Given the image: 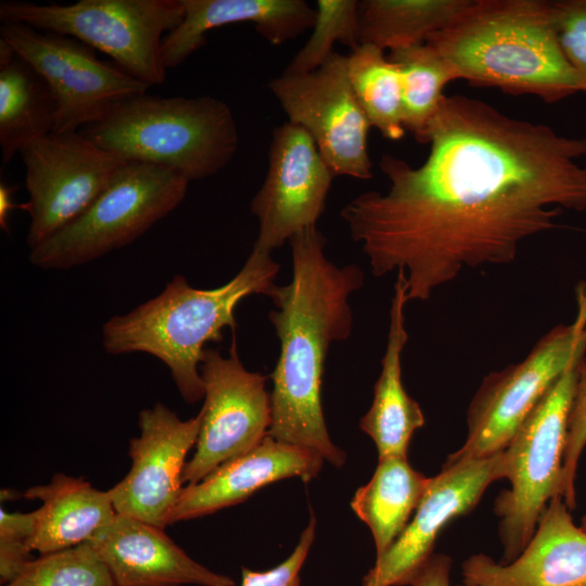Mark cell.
Masks as SVG:
<instances>
[{
	"instance_id": "cell-23",
	"label": "cell",
	"mask_w": 586,
	"mask_h": 586,
	"mask_svg": "<svg viewBox=\"0 0 586 586\" xmlns=\"http://www.w3.org/2000/svg\"><path fill=\"white\" fill-rule=\"evenodd\" d=\"M56 102L44 78L0 39V148L4 164L53 132Z\"/></svg>"
},
{
	"instance_id": "cell-32",
	"label": "cell",
	"mask_w": 586,
	"mask_h": 586,
	"mask_svg": "<svg viewBox=\"0 0 586 586\" xmlns=\"http://www.w3.org/2000/svg\"><path fill=\"white\" fill-rule=\"evenodd\" d=\"M553 27L563 55L586 94V0L550 1Z\"/></svg>"
},
{
	"instance_id": "cell-35",
	"label": "cell",
	"mask_w": 586,
	"mask_h": 586,
	"mask_svg": "<svg viewBox=\"0 0 586 586\" xmlns=\"http://www.w3.org/2000/svg\"><path fill=\"white\" fill-rule=\"evenodd\" d=\"M17 189L15 186H9L1 181L0 183V226L5 232H10L9 216L14 208H20V204L14 203L13 196Z\"/></svg>"
},
{
	"instance_id": "cell-5",
	"label": "cell",
	"mask_w": 586,
	"mask_h": 586,
	"mask_svg": "<svg viewBox=\"0 0 586 586\" xmlns=\"http://www.w3.org/2000/svg\"><path fill=\"white\" fill-rule=\"evenodd\" d=\"M80 132L126 162L164 167L189 181L224 169L239 148L231 109L209 95H133Z\"/></svg>"
},
{
	"instance_id": "cell-18",
	"label": "cell",
	"mask_w": 586,
	"mask_h": 586,
	"mask_svg": "<svg viewBox=\"0 0 586 586\" xmlns=\"http://www.w3.org/2000/svg\"><path fill=\"white\" fill-rule=\"evenodd\" d=\"M88 544L115 586H235L194 561L163 528L127 515L116 513Z\"/></svg>"
},
{
	"instance_id": "cell-33",
	"label": "cell",
	"mask_w": 586,
	"mask_h": 586,
	"mask_svg": "<svg viewBox=\"0 0 586 586\" xmlns=\"http://www.w3.org/2000/svg\"><path fill=\"white\" fill-rule=\"evenodd\" d=\"M315 527L316 519L311 513L310 521L292 553L280 564L267 571L242 568L241 586H301L300 572L314 542Z\"/></svg>"
},
{
	"instance_id": "cell-13",
	"label": "cell",
	"mask_w": 586,
	"mask_h": 586,
	"mask_svg": "<svg viewBox=\"0 0 586 586\" xmlns=\"http://www.w3.org/2000/svg\"><path fill=\"white\" fill-rule=\"evenodd\" d=\"M204 404L195 450L182 472L195 484L225 462L255 448L268 435L271 398L266 377L245 369L235 340L229 355L206 347L200 365Z\"/></svg>"
},
{
	"instance_id": "cell-17",
	"label": "cell",
	"mask_w": 586,
	"mask_h": 586,
	"mask_svg": "<svg viewBox=\"0 0 586 586\" xmlns=\"http://www.w3.org/2000/svg\"><path fill=\"white\" fill-rule=\"evenodd\" d=\"M472 586H586V531L560 495L543 512L533 537L511 562L476 553L462 563Z\"/></svg>"
},
{
	"instance_id": "cell-2",
	"label": "cell",
	"mask_w": 586,
	"mask_h": 586,
	"mask_svg": "<svg viewBox=\"0 0 586 586\" xmlns=\"http://www.w3.org/2000/svg\"><path fill=\"white\" fill-rule=\"evenodd\" d=\"M289 244L291 280L268 294L275 306L268 318L280 342L271 373L268 435L315 450L341 468L346 454L330 438L321 385L331 344L352 334L349 297L362 286L365 276L355 264L337 266L327 257V239L318 227L298 232Z\"/></svg>"
},
{
	"instance_id": "cell-1",
	"label": "cell",
	"mask_w": 586,
	"mask_h": 586,
	"mask_svg": "<svg viewBox=\"0 0 586 586\" xmlns=\"http://www.w3.org/2000/svg\"><path fill=\"white\" fill-rule=\"evenodd\" d=\"M426 144L416 167L382 155L387 191L340 213L374 277L403 271L408 302L466 269L512 263L524 240L558 227L561 208L586 211V138L456 94L443 98Z\"/></svg>"
},
{
	"instance_id": "cell-4",
	"label": "cell",
	"mask_w": 586,
	"mask_h": 586,
	"mask_svg": "<svg viewBox=\"0 0 586 586\" xmlns=\"http://www.w3.org/2000/svg\"><path fill=\"white\" fill-rule=\"evenodd\" d=\"M280 265L271 254L252 250L241 270L215 289H198L176 275L155 297L102 328L106 353H146L169 369L184 402L204 398L200 365L207 342H220L222 330H234V310L245 297L268 296Z\"/></svg>"
},
{
	"instance_id": "cell-7",
	"label": "cell",
	"mask_w": 586,
	"mask_h": 586,
	"mask_svg": "<svg viewBox=\"0 0 586 586\" xmlns=\"http://www.w3.org/2000/svg\"><path fill=\"white\" fill-rule=\"evenodd\" d=\"M576 357L551 385L502 450L504 479L510 483L494 502L504 563L528 544L549 501L560 495L569 417L574 398Z\"/></svg>"
},
{
	"instance_id": "cell-11",
	"label": "cell",
	"mask_w": 586,
	"mask_h": 586,
	"mask_svg": "<svg viewBox=\"0 0 586 586\" xmlns=\"http://www.w3.org/2000/svg\"><path fill=\"white\" fill-rule=\"evenodd\" d=\"M26 169L30 250L79 218L126 163L78 132L50 133L18 152Z\"/></svg>"
},
{
	"instance_id": "cell-34",
	"label": "cell",
	"mask_w": 586,
	"mask_h": 586,
	"mask_svg": "<svg viewBox=\"0 0 586 586\" xmlns=\"http://www.w3.org/2000/svg\"><path fill=\"white\" fill-rule=\"evenodd\" d=\"M453 560L444 553H433L412 575L406 586H450Z\"/></svg>"
},
{
	"instance_id": "cell-19",
	"label": "cell",
	"mask_w": 586,
	"mask_h": 586,
	"mask_svg": "<svg viewBox=\"0 0 586 586\" xmlns=\"http://www.w3.org/2000/svg\"><path fill=\"white\" fill-rule=\"evenodd\" d=\"M323 461L315 450L267 435L255 448L219 466L202 481L184 485L169 523L241 504L262 487L283 479L308 482L319 474Z\"/></svg>"
},
{
	"instance_id": "cell-9",
	"label": "cell",
	"mask_w": 586,
	"mask_h": 586,
	"mask_svg": "<svg viewBox=\"0 0 586 586\" xmlns=\"http://www.w3.org/2000/svg\"><path fill=\"white\" fill-rule=\"evenodd\" d=\"M577 315L544 334L520 362L488 373L467 409V436L445 462L501 453L569 365L586 351V284L576 291Z\"/></svg>"
},
{
	"instance_id": "cell-22",
	"label": "cell",
	"mask_w": 586,
	"mask_h": 586,
	"mask_svg": "<svg viewBox=\"0 0 586 586\" xmlns=\"http://www.w3.org/2000/svg\"><path fill=\"white\" fill-rule=\"evenodd\" d=\"M23 496L42 501L31 542L39 555L88 543L116 515L110 492L94 488L84 477L58 473L49 484L33 486Z\"/></svg>"
},
{
	"instance_id": "cell-25",
	"label": "cell",
	"mask_w": 586,
	"mask_h": 586,
	"mask_svg": "<svg viewBox=\"0 0 586 586\" xmlns=\"http://www.w3.org/2000/svg\"><path fill=\"white\" fill-rule=\"evenodd\" d=\"M470 0H361L357 8L358 40L382 50L425 43Z\"/></svg>"
},
{
	"instance_id": "cell-37",
	"label": "cell",
	"mask_w": 586,
	"mask_h": 586,
	"mask_svg": "<svg viewBox=\"0 0 586 586\" xmlns=\"http://www.w3.org/2000/svg\"><path fill=\"white\" fill-rule=\"evenodd\" d=\"M458 586H472V585H467V584L462 583L461 585H458Z\"/></svg>"
},
{
	"instance_id": "cell-6",
	"label": "cell",
	"mask_w": 586,
	"mask_h": 586,
	"mask_svg": "<svg viewBox=\"0 0 586 586\" xmlns=\"http://www.w3.org/2000/svg\"><path fill=\"white\" fill-rule=\"evenodd\" d=\"M184 17L181 0H79L38 4L1 1L2 23L72 37L109 55L132 77L151 86L166 78L161 49Z\"/></svg>"
},
{
	"instance_id": "cell-24",
	"label": "cell",
	"mask_w": 586,
	"mask_h": 586,
	"mask_svg": "<svg viewBox=\"0 0 586 586\" xmlns=\"http://www.w3.org/2000/svg\"><path fill=\"white\" fill-rule=\"evenodd\" d=\"M431 477L415 470L407 457L380 458L371 480L359 487L351 506L365 522L380 558L396 540L420 505Z\"/></svg>"
},
{
	"instance_id": "cell-27",
	"label": "cell",
	"mask_w": 586,
	"mask_h": 586,
	"mask_svg": "<svg viewBox=\"0 0 586 586\" xmlns=\"http://www.w3.org/2000/svg\"><path fill=\"white\" fill-rule=\"evenodd\" d=\"M402 75L403 124L422 144L443 101L444 88L457 80L451 66L426 42L388 53Z\"/></svg>"
},
{
	"instance_id": "cell-36",
	"label": "cell",
	"mask_w": 586,
	"mask_h": 586,
	"mask_svg": "<svg viewBox=\"0 0 586 586\" xmlns=\"http://www.w3.org/2000/svg\"><path fill=\"white\" fill-rule=\"evenodd\" d=\"M579 526L586 531V513L583 515Z\"/></svg>"
},
{
	"instance_id": "cell-14",
	"label": "cell",
	"mask_w": 586,
	"mask_h": 586,
	"mask_svg": "<svg viewBox=\"0 0 586 586\" xmlns=\"http://www.w3.org/2000/svg\"><path fill=\"white\" fill-rule=\"evenodd\" d=\"M334 178L303 128L289 122L276 126L268 169L250 204L258 221L252 250L271 254L298 232L317 227Z\"/></svg>"
},
{
	"instance_id": "cell-31",
	"label": "cell",
	"mask_w": 586,
	"mask_h": 586,
	"mask_svg": "<svg viewBox=\"0 0 586 586\" xmlns=\"http://www.w3.org/2000/svg\"><path fill=\"white\" fill-rule=\"evenodd\" d=\"M586 446V357L577 365V380L569 417L566 445L562 464L560 496L572 511L576 508L575 477Z\"/></svg>"
},
{
	"instance_id": "cell-8",
	"label": "cell",
	"mask_w": 586,
	"mask_h": 586,
	"mask_svg": "<svg viewBox=\"0 0 586 586\" xmlns=\"http://www.w3.org/2000/svg\"><path fill=\"white\" fill-rule=\"evenodd\" d=\"M189 182L164 167L126 162L79 218L30 250L29 260L43 269H68L118 250L173 212Z\"/></svg>"
},
{
	"instance_id": "cell-29",
	"label": "cell",
	"mask_w": 586,
	"mask_h": 586,
	"mask_svg": "<svg viewBox=\"0 0 586 586\" xmlns=\"http://www.w3.org/2000/svg\"><path fill=\"white\" fill-rule=\"evenodd\" d=\"M4 586H115L88 543L39 555Z\"/></svg>"
},
{
	"instance_id": "cell-26",
	"label": "cell",
	"mask_w": 586,
	"mask_h": 586,
	"mask_svg": "<svg viewBox=\"0 0 586 586\" xmlns=\"http://www.w3.org/2000/svg\"><path fill=\"white\" fill-rule=\"evenodd\" d=\"M347 74L371 127L388 140L402 139L406 130L399 66L384 50L360 43L347 54Z\"/></svg>"
},
{
	"instance_id": "cell-15",
	"label": "cell",
	"mask_w": 586,
	"mask_h": 586,
	"mask_svg": "<svg viewBox=\"0 0 586 586\" xmlns=\"http://www.w3.org/2000/svg\"><path fill=\"white\" fill-rule=\"evenodd\" d=\"M202 415L181 420L162 403L139 413L140 435L129 443L131 467L109 489L116 513L165 528L183 488L182 472L195 446Z\"/></svg>"
},
{
	"instance_id": "cell-21",
	"label": "cell",
	"mask_w": 586,
	"mask_h": 586,
	"mask_svg": "<svg viewBox=\"0 0 586 586\" xmlns=\"http://www.w3.org/2000/svg\"><path fill=\"white\" fill-rule=\"evenodd\" d=\"M408 303L405 277L397 271L390 306V322L381 372L373 386V400L360 419V429L374 442L378 457H407L413 433L424 425L419 404L402 381V355L408 341L405 307Z\"/></svg>"
},
{
	"instance_id": "cell-10",
	"label": "cell",
	"mask_w": 586,
	"mask_h": 586,
	"mask_svg": "<svg viewBox=\"0 0 586 586\" xmlns=\"http://www.w3.org/2000/svg\"><path fill=\"white\" fill-rule=\"evenodd\" d=\"M0 39L49 85L58 106L52 133L78 132L103 120L122 101L150 88L72 37L2 23Z\"/></svg>"
},
{
	"instance_id": "cell-30",
	"label": "cell",
	"mask_w": 586,
	"mask_h": 586,
	"mask_svg": "<svg viewBox=\"0 0 586 586\" xmlns=\"http://www.w3.org/2000/svg\"><path fill=\"white\" fill-rule=\"evenodd\" d=\"M37 510L10 513L0 509V582L13 581L34 559L31 542Z\"/></svg>"
},
{
	"instance_id": "cell-16",
	"label": "cell",
	"mask_w": 586,
	"mask_h": 586,
	"mask_svg": "<svg viewBox=\"0 0 586 586\" xmlns=\"http://www.w3.org/2000/svg\"><path fill=\"white\" fill-rule=\"evenodd\" d=\"M501 453L485 459L445 462L442 471L431 477L412 520L377 558L361 586H406L412 573L433 555L445 525L470 512L489 484L504 479Z\"/></svg>"
},
{
	"instance_id": "cell-28",
	"label": "cell",
	"mask_w": 586,
	"mask_h": 586,
	"mask_svg": "<svg viewBox=\"0 0 586 586\" xmlns=\"http://www.w3.org/2000/svg\"><path fill=\"white\" fill-rule=\"evenodd\" d=\"M357 0H317L311 34L289 62L283 74L302 75L319 68L335 51V43L359 44Z\"/></svg>"
},
{
	"instance_id": "cell-20",
	"label": "cell",
	"mask_w": 586,
	"mask_h": 586,
	"mask_svg": "<svg viewBox=\"0 0 586 586\" xmlns=\"http://www.w3.org/2000/svg\"><path fill=\"white\" fill-rule=\"evenodd\" d=\"M184 17L166 35L161 56L166 69L181 65L206 42V34L231 24L251 23L270 44L281 46L309 30L315 7L305 0H181Z\"/></svg>"
},
{
	"instance_id": "cell-12",
	"label": "cell",
	"mask_w": 586,
	"mask_h": 586,
	"mask_svg": "<svg viewBox=\"0 0 586 586\" xmlns=\"http://www.w3.org/2000/svg\"><path fill=\"white\" fill-rule=\"evenodd\" d=\"M288 122L303 128L336 176L372 178L371 125L347 74V55L334 52L319 68L281 74L268 84Z\"/></svg>"
},
{
	"instance_id": "cell-3",
	"label": "cell",
	"mask_w": 586,
	"mask_h": 586,
	"mask_svg": "<svg viewBox=\"0 0 586 586\" xmlns=\"http://www.w3.org/2000/svg\"><path fill=\"white\" fill-rule=\"evenodd\" d=\"M426 43L457 79L475 87L531 94L546 103L582 92L559 46L550 1L470 0Z\"/></svg>"
}]
</instances>
